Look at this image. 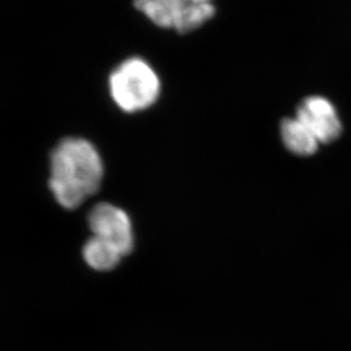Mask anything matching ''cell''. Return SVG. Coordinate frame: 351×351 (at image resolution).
I'll return each instance as SVG.
<instances>
[{"mask_svg": "<svg viewBox=\"0 0 351 351\" xmlns=\"http://www.w3.org/2000/svg\"><path fill=\"white\" fill-rule=\"evenodd\" d=\"M50 168L51 191L64 208L75 210L101 188L103 162L86 139H63L51 154Z\"/></svg>", "mask_w": 351, "mask_h": 351, "instance_id": "obj_1", "label": "cell"}, {"mask_svg": "<svg viewBox=\"0 0 351 351\" xmlns=\"http://www.w3.org/2000/svg\"><path fill=\"white\" fill-rule=\"evenodd\" d=\"M114 103L125 112H138L152 106L160 93V82L145 60L133 58L120 64L110 77Z\"/></svg>", "mask_w": 351, "mask_h": 351, "instance_id": "obj_2", "label": "cell"}, {"mask_svg": "<svg viewBox=\"0 0 351 351\" xmlns=\"http://www.w3.org/2000/svg\"><path fill=\"white\" fill-rule=\"evenodd\" d=\"M136 8L155 25L189 33L215 14L213 0H134Z\"/></svg>", "mask_w": 351, "mask_h": 351, "instance_id": "obj_3", "label": "cell"}, {"mask_svg": "<svg viewBox=\"0 0 351 351\" xmlns=\"http://www.w3.org/2000/svg\"><path fill=\"white\" fill-rule=\"evenodd\" d=\"M88 224L95 237L114 245L123 256L133 251V226L123 208L107 202L98 203L88 213Z\"/></svg>", "mask_w": 351, "mask_h": 351, "instance_id": "obj_4", "label": "cell"}, {"mask_svg": "<svg viewBox=\"0 0 351 351\" xmlns=\"http://www.w3.org/2000/svg\"><path fill=\"white\" fill-rule=\"evenodd\" d=\"M297 120L313 133L319 143H329L339 138L342 132L336 108L323 97H310L303 101Z\"/></svg>", "mask_w": 351, "mask_h": 351, "instance_id": "obj_5", "label": "cell"}, {"mask_svg": "<svg viewBox=\"0 0 351 351\" xmlns=\"http://www.w3.org/2000/svg\"><path fill=\"white\" fill-rule=\"evenodd\" d=\"M281 136L288 150L300 156H311L319 149L313 133L297 119H285L281 124Z\"/></svg>", "mask_w": 351, "mask_h": 351, "instance_id": "obj_6", "label": "cell"}, {"mask_svg": "<svg viewBox=\"0 0 351 351\" xmlns=\"http://www.w3.org/2000/svg\"><path fill=\"white\" fill-rule=\"evenodd\" d=\"M82 255L88 265L97 271H111L123 258V254L114 245L95 236L88 239Z\"/></svg>", "mask_w": 351, "mask_h": 351, "instance_id": "obj_7", "label": "cell"}]
</instances>
